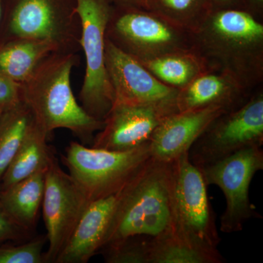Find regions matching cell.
Returning <instances> with one entry per match:
<instances>
[{
	"label": "cell",
	"mask_w": 263,
	"mask_h": 263,
	"mask_svg": "<svg viewBox=\"0 0 263 263\" xmlns=\"http://www.w3.org/2000/svg\"><path fill=\"white\" fill-rule=\"evenodd\" d=\"M175 226L173 162L151 157L124 187L103 247L132 237L155 238Z\"/></svg>",
	"instance_id": "obj_1"
},
{
	"label": "cell",
	"mask_w": 263,
	"mask_h": 263,
	"mask_svg": "<svg viewBox=\"0 0 263 263\" xmlns=\"http://www.w3.org/2000/svg\"><path fill=\"white\" fill-rule=\"evenodd\" d=\"M72 57L45 62L21 85L22 100L48 137L55 129H67L84 143H92L95 132L104 122L89 115L76 101L70 84Z\"/></svg>",
	"instance_id": "obj_2"
},
{
	"label": "cell",
	"mask_w": 263,
	"mask_h": 263,
	"mask_svg": "<svg viewBox=\"0 0 263 263\" xmlns=\"http://www.w3.org/2000/svg\"><path fill=\"white\" fill-rule=\"evenodd\" d=\"M151 157L149 143L134 149L109 151L72 141L62 162L91 202L119 191Z\"/></svg>",
	"instance_id": "obj_3"
},
{
	"label": "cell",
	"mask_w": 263,
	"mask_h": 263,
	"mask_svg": "<svg viewBox=\"0 0 263 263\" xmlns=\"http://www.w3.org/2000/svg\"><path fill=\"white\" fill-rule=\"evenodd\" d=\"M209 185L221 189L226 208L221 216L220 230L224 233L241 231L249 219L259 218L249 200V186L254 175L263 169V151L252 146L198 167Z\"/></svg>",
	"instance_id": "obj_4"
},
{
	"label": "cell",
	"mask_w": 263,
	"mask_h": 263,
	"mask_svg": "<svg viewBox=\"0 0 263 263\" xmlns=\"http://www.w3.org/2000/svg\"><path fill=\"white\" fill-rule=\"evenodd\" d=\"M77 13L82 26L81 44L86 69L81 91L83 108L104 122L114 103V95L105 64V32L108 8L102 0H77Z\"/></svg>",
	"instance_id": "obj_5"
},
{
	"label": "cell",
	"mask_w": 263,
	"mask_h": 263,
	"mask_svg": "<svg viewBox=\"0 0 263 263\" xmlns=\"http://www.w3.org/2000/svg\"><path fill=\"white\" fill-rule=\"evenodd\" d=\"M176 224L188 239L199 247L216 250L221 239L216 216L200 169L190 160L189 152L173 162Z\"/></svg>",
	"instance_id": "obj_6"
},
{
	"label": "cell",
	"mask_w": 263,
	"mask_h": 263,
	"mask_svg": "<svg viewBox=\"0 0 263 263\" xmlns=\"http://www.w3.org/2000/svg\"><path fill=\"white\" fill-rule=\"evenodd\" d=\"M262 144L263 99L259 96L218 117L194 143L189 157L200 167L243 148Z\"/></svg>",
	"instance_id": "obj_7"
},
{
	"label": "cell",
	"mask_w": 263,
	"mask_h": 263,
	"mask_svg": "<svg viewBox=\"0 0 263 263\" xmlns=\"http://www.w3.org/2000/svg\"><path fill=\"white\" fill-rule=\"evenodd\" d=\"M89 203L84 190L55 157L46 171L42 202L48 242L44 263L56 262Z\"/></svg>",
	"instance_id": "obj_8"
},
{
	"label": "cell",
	"mask_w": 263,
	"mask_h": 263,
	"mask_svg": "<svg viewBox=\"0 0 263 263\" xmlns=\"http://www.w3.org/2000/svg\"><path fill=\"white\" fill-rule=\"evenodd\" d=\"M105 64L113 89L114 105L177 108L179 91L162 84L113 43L105 44Z\"/></svg>",
	"instance_id": "obj_9"
},
{
	"label": "cell",
	"mask_w": 263,
	"mask_h": 263,
	"mask_svg": "<svg viewBox=\"0 0 263 263\" xmlns=\"http://www.w3.org/2000/svg\"><path fill=\"white\" fill-rule=\"evenodd\" d=\"M179 112L174 107L115 104L101 131L95 137L92 148L109 151L134 149L149 143L165 118Z\"/></svg>",
	"instance_id": "obj_10"
},
{
	"label": "cell",
	"mask_w": 263,
	"mask_h": 263,
	"mask_svg": "<svg viewBox=\"0 0 263 263\" xmlns=\"http://www.w3.org/2000/svg\"><path fill=\"white\" fill-rule=\"evenodd\" d=\"M226 104L179 111L165 118L156 129L149 142L151 157L173 162L189 152L195 141L218 117L228 111Z\"/></svg>",
	"instance_id": "obj_11"
},
{
	"label": "cell",
	"mask_w": 263,
	"mask_h": 263,
	"mask_svg": "<svg viewBox=\"0 0 263 263\" xmlns=\"http://www.w3.org/2000/svg\"><path fill=\"white\" fill-rule=\"evenodd\" d=\"M125 186L90 202L55 263H86L100 253Z\"/></svg>",
	"instance_id": "obj_12"
},
{
	"label": "cell",
	"mask_w": 263,
	"mask_h": 263,
	"mask_svg": "<svg viewBox=\"0 0 263 263\" xmlns=\"http://www.w3.org/2000/svg\"><path fill=\"white\" fill-rule=\"evenodd\" d=\"M218 249L199 247L177 227L155 238H142V263H222Z\"/></svg>",
	"instance_id": "obj_13"
},
{
	"label": "cell",
	"mask_w": 263,
	"mask_h": 263,
	"mask_svg": "<svg viewBox=\"0 0 263 263\" xmlns=\"http://www.w3.org/2000/svg\"><path fill=\"white\" fill-rule=\"evenodd\" d=\"M48 167L0 190V200L5 212L17 226L30 233L35 228L42 205Z\"/></svg>",
	"instance_id": "obj_14"
},
{
	"label": "cell",
	"mask_w": 263,
	"mask_h": 263,
	"mask_svg": "<svg viewBox=\"0 0 263 263\" xmlns=\"http://www.w3.org/2000/svg\"><path fill=\"white\" fill-rule=\"evenodd\" d=\"M48 138L47 135L34 119L23 142L2 178L0 190L9 187L37 171L47 168L55 158L53 151L47 144Z\"/></svg>",
	"instance_id": "obj_15"
},
{
	"label": "cell",
	"mask_w": 263,
	"mask_h": 263,
	"mask_svg": "<svg viewBox=\"0 0 263 263\" xmlns=\"http://www.w3.org/2000/svg\"><path fill=\"white\" fill-rule=\"evenodd\" d=\"M7 29L19 39L53 41L57 24L49 0H21L10 15Z\"/></svg>",
	"instance_id": "obj_16"
},
{
	"label": "cell",
	"mask_w": 263,
	"mask_h": 263,
	"mask_svg": "<svg viewBox=\"0 0 263 263\" xmlns=\"http://www.w3.org/2000/svg\"><path fill=\"white\" fill-rule=\"evenodd\" d=\"M53 46V41L24 39L3 43L0 45V74L23 84Z\"/></svg>",
	"instance_id": "obj_17"
},
{
	"label": "cell",
	"mask_w": 263,
	"mask_h": 263,
	"mask_svg": "<svg viewBox=\"0 0 263 263\" xmlns=\"http://www.w3.org/2000/svg\"><path fill=\"white\" fill-rule=\"evenodd\" d=\"M118 32L138 47L162 48L174 41V34L163 22L150 15L129 13L116 25Z\"/></svg>",
	"instance_id": "obj_18"
},
{
	"label": "cell",
	"mask_w": 263,
	"mask_h": 263,
	"mask_svg": "<svg viewBox=\"0 0 263 263\" xmlns=\"http://www.w3.org/2000/svg\"><path fill=\"white\" fill-rule=\"evenodd\" d=\"M34 122L30 108L23 100L4 110L0 117V181L7 167L23 142Z\"/></svg>",
	"instance_id": "obj_19"
},
{
	"label": "cell",
	"mask_w": 263,
	"mask_h": 263,
	"mask_svg": "<svg viewBox=\"0 0 263 263\" xmlns=\"http://www.w3.org/2000/svg\"><path fill=\"white\" fill-rule=\"evenodd\" d=\"M213 30L224 41L239 46L262 41L263 26L245 12L227 10L214 17Z\"/></svg>",
	"instance_id": "obj_20"
},
{
	"label": "cell",
	"mask_w": 263,
	"mask_h": 263,
	"mask_svg": "<svg viewBox=\"0 0 263 263\" xmlns=\"http://www.w3.org/2000/svg\"><path fill=\"white\" fill-rule=\"evenodd\" d=\"M228 86L218 76H201L189 85L186 89L179 93L177 98L179 111H186L203 108L214 104H226Z\"/></svg>",
	"instance_id": "obj_21"
},
{
	"label": "cell",
	"mask_w": 263,
	"mask_h": 263,
	"mask_svg": "<svg viewBox=\"0 0 263 263\" xmlns=\"http://www.w3.org/2000/svg\"><path fill=\"white\" fill-rule=\"evenodd\" d=\"M147 66L161 80L177 86L187 84L195 72L193 64L180 57H157L147 62Z\"/></svg>",
	"instance_id": "obj_22"
},
{
	"label": "cell",
	"mask_w": 263,
	"mask_h": 263,
	"mask_svg": "<svg viewBox=\"0 0 263 263\" xmlns=\"http://www.w3.org/2000/svg\"><path fill=\"white\" fill-rule=\"evenodd\" d=\"M46 241V235H41L22 245L0 246V263H44Z\"/></svg>",
	"instance_id": "obj_23"
},
{
	"label": "cell",
	"mask_w": 263,
	"mask_h": 263,
	"mask_svg": "<svg viewBox=\"0 0 263 263\" xmlns=\"http://www.w3.org/2000/svg\"><path fill=\"white\" fill-rule=\"evenodd\" d=\"M22 102L21 84L0 74V108L4 111Z\"/></svg>",
	"instance_id": "obj_24"
},
{
	"label": "cell",
	"mask_w": 263,
	"mask_h": 263,
	"mask_svg": "<svg viewBox=\"0 0 263 263\" xmlns=\"http://www.w3.org/2000/svg\"><path fill=\"white\" fill-rule=\"evenodd\" d=\"M32 233L24 230L12 220L0 200V243L8 240H28Z\"/></svg>",
	"instance_id": "obj_25"
},
{
	"label": "cell",
	"mask_w": 263,
	"mask_h": 263,
	"mask_svg": "<svg viewBox=\"0 0 263 263\" xmlns=\"http://www.w3.org/2000/svg\"><path fill=\"white\" fill-rule=\"evenodd\" d=\"M194 0H162L167 8L175 11H183L188 9L193 4Z\"/></svg>",
	"instance_id": "obj_26"
},
{
	"label": "cell",
	"mask_w": 263,
	"mask_h": 263,
	"mask_svg": "<svg viewBox=\"0 0 263 263\" xmlns=\"http://www.w3.org/2000/svg\"><path fill=\"white\" fill-rule=\"evenodd\" d=\"M127 1H130L132 3H138V4L142 5H148L151 0H127Z\"/></svg>",
	"instance_id": "obj_27"
},
{
	"label": "cell",
	"mask_w": 263,
	"mask_h": 263,
	"mask_svg": "<svg viewBox=\"0 0 263 263\" xmlns=\"http://www.w3.org/2000/svg\"><path fill=\"white\" fill-rule=\"evenodd\" d=\"M2 20H3V5H2V0H0V28L2 26Z\"/></svg>",
	"instance_id": "obj_28"
},
{
	"label": "cell",
	"mask_w": 263,
	"mask_h": 263,
	"mask_svg": "<svg viewBox=\"0 0 263 263\" xmlns=\"http://www.w3.org/2000/svg\"><path fill=\"white\" fill-rule=\"evenodd\" d=\"M3 110L0 108V117H1L2 114H3Z\"/></svg>",
	"instance_id": "obj_29"
},
{
	"label": "cell",
	"mask_w": 263,
	"mask_h": 263,
	"mask_svg": "<svg viewBox=\"0 0 263 263\" xmlns=\"http://www.w3.org/2000/svg\"><path fill=\"white\" fill-rule=\"evenodd\" d=\"M258 1H262V0H258Z\"/></svg>",
	"instance_id": "obj_30"
}]
</instances>
